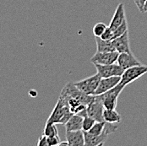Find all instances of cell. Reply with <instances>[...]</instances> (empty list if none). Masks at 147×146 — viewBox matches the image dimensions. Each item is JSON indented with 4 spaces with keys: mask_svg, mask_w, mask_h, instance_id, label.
Returning a JSON list of instances; mask_svg holds the SVG:
<instances>
[{
    "mask_svg": "<svg viewBox=\"0 0 147 146\" xmlns=\"http://www.w3.org/2000/svg\"><path fill=\"white\" fill-rule=\"evenodd\" d=\"M59 97H61L64 100L73 98L75 100H78L79 102L83 103L86 106H87L93 99V96H90V95H86V94L83 93L74 85V83H71V82H69L64 85V87L63 88V89L60 93Z\"/></svg>",
    "mask_w": 147,
    "mask_h": 146,
    "instance_id": "obj_2",
    "label": "cell"
},
{
    "mask_svg": "<svg viewBox=\"0 0 147 146\" xmlns=\"http://www.w3.org/2000/svg\"><path fill=\"white\" fill-rule=\"evenodd\" d=\"M103 118L105 122H110V123H120L121 122V116L115 110L105 109L103 112Z\"/></svg>",
    "mask_w": 147,
    "mask_h": 146,
    "instance_id": "obj_17",
    "label": "cell"
},
{
    "mask_svg": "<svg viewBox=\"0 0 147 146\" xmlns=\"http://www.w3.org/2000/svg\"><path fill=\"white\" fill-rule=\"evenodd\" d=\"M134 3L136 4L138 9L143 13V9H144V6L146 4L147 0H134Z\"/></svg>",
    "mask_w": 147,
    "mask_h": 146,
    "instance_id": "obj_26",
    "label": "cell"
},
{
    "mask_svg": "<svg viewBox=\"0 0 147 146\" xmlns=\"http://www.w3.org/2000/svg\"><path fill=\"white\" fill-rule=\"evenodd\" d=\"M119 55V52L117 51L114 52H96L93 57L90 59V63L93 64H112L117 62Z\"/></svg>",
    "mask_w": 147,
    "mask_h": 146,
    "instance_id": "obj_8",
    "label": "cell"
},
{
    "mask_svg": "<svg viewBox=\"0 0 147 146\" xmlns=\"http://www.w3.org/2000/svg\"><path fill=\"white\" fill-rule=\"evenodd\" d=\"M117 63L125 70L127 69H129L134 66L140 65L142 64L139 60L133 55V53H128V52H122L118 55Z\"/></svg>",
    "mask_w": 147,
    "mask_h": 146,
    "instance_id": "obj_11",
    "label": "cell"
},
{
    "mask_svg": "<svg viewBox=\"0 0 147 146\" xmlns=\"http://www.w3.org/2000/svg\"><path fill=\"white\" fill-rule=\"evenodd\" d=\"M126 15H125V10H124V6L123 3H119L115 10V13L113 16L111 22L109 24V27L113 30L118 28V26H120L124 20H126Z\"/></svg>",
    "mask_w": 147,
    "mask_h": 146,
    "instance_id": "obj_12",
    "label": "cell"
},
{
    "mask_svg": "<svg viewBox=\"0 0 147 146\" xmlns=\"http://www.w3.org/2000/svg\"><path fill=\"white\" fill-rule=\"evenodd\" d=\"M146 73L147 66L144 65V64L134 66L129 69H127L124 70V72L121 76V80L119 82V85L126 87L129 84L135 81L136 79L142 77Z\"/></svg>",
    "mask_w": 147,
    "mask_h": 146,
    "instance_id": "obj_3",
    "label": "cell"
},
{
    "mask_svg": "<svg viewBox=\"0 0 147 146\" xmlns=\"http://www.w3.org/2000/svg\"><path fill=\"white\" fill-rule=\"evenodd\" d=\"M73 114L68 102L63 98L59 97L47 122L64 125L73 116Z\"/></svg>",
    "mask_w": 147,
    "mask_h": 146,
    "instance_id": "obj_1",
    "label": "cell"
},
{
    "mask_svg": "<svg viewBox=\"0 0 147 146\" xmlns=\"http://www.w3.org/2000/svg\"><path fill=\"white\" fill-rule=\"evenodd\" d=\"M47 142H48V146H54L59 145L60 143V139L59 136H53V137H47Z\"/></svg>",
    "mask_w": 147,
    "mask_h": 146,
    "instance_id": "obj_24",
    "label": "cell"
},
{
    "mask_svg": "<svg viewBox=\"0 0 147 146\" xmlns=\"http://www.w3.org/2000/svg\"><path fill=\"white\" fill-rule=\"evenodd\" d=\"M113 43L114 45V47L116 51L119 53L122 52H128L131 53V49H130V43H129V31L127 30L125 33L121 35L117 38L113 40Z\"/></svg>",
    "mask_w": 147,
    "mask_h": 146,
    "instance_id": "obj_10",
    "label": "cell"
},
{
    "mask_svg": "<svg viewBox=\"0 0 147 146\" xmlns=\"http://www.w3.org/2000/svg\"><path fill=\"white\" fill-rule=\"evenodd\" d=\"M107 26L102 23V22H99V23H96L94 27H93V34L96 37H101L102 35L104 33V31L107 29Z\"/></svg>",
    "mask_w": 147,
    "mask_h": 146,
    "instance_id": "obj_21",
    "label": "cell"
},
{
    "mask_svg": "<svg viewBox=\"0 0 147 146\" xmlns=\"http://www.w3.org/2000/svg\"><path fill=\"white\" fill-rule=\"evenodd\" d=\"M105 126H106V122H96L94 126L90 129V130L88 131L89 133L91 135H101L103 132L105 131Z\"/></svg>",
    "mask_w": 147,
    "mask_h": 146,
    "instance_id": "obj_19",
    "label": "cell"
},
{
    "mask_svg": "<svg viewBox=\"0 0 147 146\" xmlns=\"http://www.w3.org/2000/svg\"><path fill=\"white\" fill-rule=\"evenodd\" d=\"M121 80V76H113L108 78H102L99 83V85L94 93V96L102 95L103 93L112 89L117 86Z\"/></svg>",
    "mask_w": 147,
    "mask_h": 146,
    "instance_id": "obj_9",
    "label": "cell"
},
{
    "mask_svg": "<svg viewBox=\"0 0 147 146\" xmlns=\"http://www.w3.org/2000/svg\"><path fill=\"white\" fill-rule=\"evenodd\" d=\"M83 119L84 117L79 114H73V116L64 124L66 131H75L82 129Z\"/></svg>",
    "mask_w": 147,
    "mask_h": 146,
    "instance_id": "obj_15",
    "label": "cell"
},
{
    "mask_svg": "<svg viewBox=\"0 0 147 146\" xmlns=\"http://www.w3.org/2000/svg\"><path fill=\"white\" fill-rule=\"evenodd\" d=\"M127 30H128V22H127V20H126L123 21V23L120 26H118V28L115 30H113L114 39L118 37V36H120L123 33H125Z\"/></svg>",
    "mask_w": 147,
    "mask_h": 146,
    "instance_id": "obj_22",
    "label": "cell"
},
{
    "mask_svg": "<svg viewBox=\"0 0 147 146\" xmlns=\"http://www.w3.org/2000/svg\"><path fill=\"white\" fill-rule=\"evenodd\" d=\"M57 124L55 123H51V122H46V125L44 127L43 133L47 137H53V136H58V129L56 127Z\"/></svg>",
    "mask_w": 147,
    "mask_h": 146,
    "instance_id": "obj_18",
    "label": "cell"
},
{
    "mask_svg": "<svg viewBox=\"0 0 147 146\" xmlns=\"http://www.w3.org/2000/svg\"><path fill=\"white\" fill-rule=\"evenodd\" d=\"M96 69L97 73L102 78H108L113 76H122V74L124 72V69L119 65L115 63L112 64H94Z\"/></svg>",
    "mask_w": 147,
    "mask_h": 146,
    "instance_id": "obj_7",
    "label": "cell"
},
{
    "mask_svg": "<svg viewBox=\"0 0 147 146\" xmlns=\"http://www.w3.org/2000/svg\"><path fill=\"white\" fill-rule=\"evenodd\" d=\"M59 146H63V145H69V142L66 140L65 142H60L59 144Z\"/></svg>",
    "mask_w": 147,
    "mask_h": 146,
    "instance_id": "obj_27",
    "label": "cell"
},
{
    "mask_svg": "<svg viewBox=\"0 0 147 146\" xmlns=\"http://www.w3.org/2000/svg\"><path fill=\"white\" fill-rule=\"evenodd\" d=\"M101 38L103 39V40H111V41H113V40L114 39L113 30L111 29L109 26H107L106 30L104 31V33L102 35Z\"/></svg>",
    "mask_w": 147,
    "mask_h": 146,
    "instance_id": "obj_23",
    "label": "cell"
},
{
    "mask_svg": "<svg viewBox=\"0 0 147 146\" xmlns=\"http://www.w3.org/2000/svg\"><path fill=\"white\" fill-rule=\"evenodd\" d=\"M37 145L38 146H48V142H47V137L44 135V134H42L40 138H39V139H38V141H37Z\"/></svg>",
    "mask_w": 147,
    "mask_h": 146,
    "instance_id": "obj_25",
    "label": "cell"
},
{
    "mask_svg": "<svg viewBox=\"0 0 147 146\" xmlns=\"http://www.w3.org/2000/svg\"><path fill=\"white\" fill-rule=\"evenodd\" d=\"M123 85H121L118 84L117 86L113 88L112 89L103 93L102 95H98V96L101 98L103 103V106L105 109L107 110H115L117 104H118V99L120 93L124 89Z\"/></svg>",
    "mask_w": 147,
    "mask_h": 146,
    "instance_id": "obj_4",
    "label": "cell"
},
{
    "mask_svg": "<svg viewBox=\"0 0 147 146\" xmlns=\"http://www.w3.org/2000/svg\"><path fill=\"white\" fill-rule=\"evenodd\" d=\"M85 133V145L86 146H100L103 145L107 139L108 133L104 131L101 135H91L88 132Z\"/></svg>",
    "mask_w": 147,
    "mask_h": 146,
    "instance_id": "obj_14",
    "label": "cell"
},
{
    "mask_svg": "<svg viewBox=\"0 0 147 146\" xmlns=\"http://www.w3.org/2000/svg\"><path fill=\"white\" fill-rule=\"evenodd\" d=\"M66 140L69 145H85V133L82 129L75 131H66Z\"/></svg>",
    "mask_w": 147,
    "mask_h": 146,
    "instance_id": "obj_13",
    "label": "cell"
},
{
    "mask_svg": "<svg viewBox=\"0 0 147 146\" xmlns=\"http://www.w3.org/2000/svg\"><path fill=\"white\" fill-rule=\"evenodd\" d=\"M96 52H114L116 51L113 41L103 40L101 37H96Z\"/></svg>",
    "mask_w": 147,
    "mask_h": 146,
    "instance_id": "obj_16",
    "label": "cell"
},
{
    "mask_svg": "<svg viewBox=\"0 0 147 146\" xmlns=\"http://www.w3.org/2000/svg\"><path fill=\"white\" fill-rule=\"evenodd\" d=\"M145 12H147V1L144 6V9H143V13H145Z\"/></svg>",
    "mask_w": 147,
    "mask_h": 146,
    "instance_id": "obj_28",
    "label": "cell"
},
{
    "mask_svg": "<svg viewBox=\"0 0 147 146\" xmlns=\"http://www.w3.org/2000/svg\"><path fill=\"white\" fill-rule=\"evenodd\" d=\"M101 79H102V77L96 73V74H94L89 78H86V79H82L78 82H75L74 84L83 93H85L86 95H90V96H94L95 91L96 90V89L99 85Z\"/></svg>",
    "mask_w": 147,
    "mask_h": 146,
    "instance_id": "obj_5",
    "label": "cell"
},
{
    "mask_svg": "<svg viewBox=\"0 0 147 146\" xmlns=\"http://www.w3.org/2000/svg\"><path fill=\"white\" fill-rule=\"evenodd\" d=\"M105 107L98 96H93V99L86 106L87 116L94 118L96 122H104L103 112Z\"/></svg>",
    "mask_w": 147,
    "mask_h": 146,
    "instance_id": "obj_6",
    "label": "cell"
},
{
    "mask_svg": "<svg viewBox=\"0 0 147 146\" xmlns=\"http://www.w3.org/2000/svg\"><path fill=\"white\" fill-rule=\"evenodd\" d=\"M96 122V121L92 118V117L86 116L83 119V123H82V130L84 132H88L90 130V129L94 126V124Z\"/></svg>",
    "mask_w": 147,
    "mask_h": 146,
    "instance_id": "obj_20",
    "label": "cell"
}]
</instances>
